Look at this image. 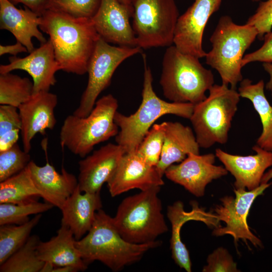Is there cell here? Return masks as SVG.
I'll use <instances>...</instances> for the list:
<instances>
[{
    "label": "cell",
    "mask_w": 272,
    "mask_h": 272,
    "mask_svg": "<svg viewBox=\"0 0 272 272\" xmlns=\"http://www.w3.org/2000/svg\"><path fill=\"white\" fill-rule=\"evenodd\" d=\"M208 265L203 268V272H237V264L227 250L219 247L210 254Z\"/></svg>",
    "instance_id": "36"
},
{
    "label": "cell",
    "mask_w": 272,
    "mask_h": 272,
    "mask_svg": "<svg viewBox=\"0 0 272 272\" xmlns=\"http://www.w3.org/2000/svg\"><path fill=\"white\" fill-rule=\"evenodd\" d=\"M216 157L213 153L199 155L190 153L179 164L170 166L164 174L191 194L202 196L208 184L228 173L225 168L214 165Z\"/></svg>",
    "instance_id": "13"
},
{
    "label": "cell",
    "mask_w": 272,
    "mask_h": 272,
    "mask_svg": "<svg viewBox=\"0 0 272 272\" xmlns=\"http://www.w3.org/2000/svg\"><path fill=\"white\" fill-rule=\"evenodd\" d=\"M102 208L100 192H83L78 185L60 209L61 224L70 228L76 240H80L91 228L96 213Z\"/></svg>",
    "instance_id": "23"
},
{
    "label": "cell",
    "mask_w": 272,
    "mask_h": 272,
    "mask_svg": "<svg viewBox=\"0 0 272 272\" xmlns=\"http://www.w3.org/2000/svg\"><path fill=\"white\" fill-rule=\"evenodd\" d=\"M41 194L26 167L0 182V203L25 204L38 201Z\"/></svg>",
    "instance_id": "27"
},
{
    "label": "cell",
    "mask_w": 272,
    "mask_h": 272,
    "mask_svg": "<svg viewBox=\"0 0 272 272\" xmlns=\"http://www.w3.org/2000/svg\"><path fill=\"white\" fill-rule=\"evenodd\" d=\"M163 176L156 167L147 163L136 152L125 153L107 181L111 196L133 189L146 190L164 184Z\"/></svg>",
    "instance_id": "15"
},
{
    "label": "cell",
    "mask_w": 272,
    "mask_h": 272,
    "mask_svg": "<svg viewBox=\"0 0 272 272\" xmlns=\"http://www.w3.org/2000/svg\"><path fill=\"white\" fill-rule=\"evenodd\" d=\"M271 184L261 183L257 188L249 191L235 189V197L226 196L222 198L221 205L216 206L214 211L218 220L224 221L226 226L215 228L213 234L217 236L230 235L233 237L235 243L239 239L246 243L249 240L254 246L261 247V240L250 231L247 218L255 198L262 194Z\"/></svg>",
    "instance_id": "11"
},
{
    "label": "cell",
    "mask_w": 272,
    "mask_h": 272,
    "mask_svg": "<svg viewBox=\"0 0 272 272\" xmlns=\"http://www.w3.org/2000/svg\"><path fill=\"white\" fill-rule=\"evenodd\" d=\"M222 0H194L181 16L175 27L173 43L182 52L198 58L205 57L202 37L211 16L220 8Z\"/></svg>",
    "instance_id": "12"
},
{
    "label": "cell",
    "mask_w": 272,
    "mask_h": 272,
    "mask_svg": "<svg viewBox=\"0 0 272 272\" xmlns=\"http://www.w3.org/2000/svg\"><path fill=\"white\" fill-rule=\"evenodd\" d=\"M41 19L39 28L49 36L60 70L77 75L87 73L100 38L91 18L46 10Z\"/></svg>",
    "instance_id": "1"
},
{
    "label": "cell",
    "mask_w": 272,
    "mask_h": 272,
    "mask_svg": "<svg viewBox=\"0 0 272 272\" xmlns=\"http://www.w3.org/2000/svg\"><path fill=\"white\" fill-rule=\"evenodd\" d=\"M144 62L142 101L138 110L126 116L117 111L114 121L120 128L115 136L117 144L125 153L136 152L139 145L154 122L166 114H173L190 119L194 107L190 103L168 102L159 98L153 87L152 71L147 64L146 56L142 54Z\"/></svg>",
    "instance_id": "3"
},
{
    "label": "cell",
    "mask_w": 272,
    "mask_h": 272,
    "mask_svg": "<svg viewBox=\"0 0 272 272\" xmlns=\"http://www.w3.org/2000/svg\"><path fill=\"white\" fill-rule=\"evenodd\" d=\"M34 94L33 81L9 73L0 74V104L18 108Z\"/></svg>",
    "instance_id": "30"
},
{
    "label": "cell",
    "mask_w": 272,
    "mask_h": 272,
    "mask_svg": "<svg viewBox=\"0 0 272 272\" xmlns=\"http://www.w3.org/2000/svg\"><path fill=\"white\" fill-rule=\"evenodd\" d=\"M256 28L247 24L235 23L228 15L222 16L210 41L212 49L207 53L206 63L219 74L222 84L236 89L243 80L242 60L245 51L258 36Z\"/></svg>",
    "instance_id": "5"
},
{
    "label": "cell",
    "mask_w": 272,
    "mask_h": 272,
    "mask_svg": "<svg viewBox=\"0 0 272 272\" xmlns=\"http://www.w3.org/2000/svg\"><path fill=\"white\" fill-rule=\"evenodd\" d=\"M263 43L255 51L248 53L243 56L242 65L254 62L272 63V32L265 34L263 36Z\"/></svg>",
    "instance_id": "38"
},
{
    "label": "cell",
    "mask_w": 272,
    "mask_h": 272,
    "mask_svg": "<svg viewBox=\"0 0 272 272\" xmlns=\"http://www.w3.org/2000/svg\"><path fill=\"white\" fill-rule=\"evenodd\" d=\"M117 107V99L109 94L96 101L88 115H68L60 129L61 147L84 158L96 145L116 136L119 131L114 121Z\"/></svg>",
    "instance_id": "7"
},
{
    "label": "cell",
    "mask_w": 272,
    "mask_h": 272,
    "mask_svg": "<svg viewBox=\"0 0 272 272\" xmlns=\"http://www.w3.org/2000/svg\"><path fill=\"white\" fill-rule=\"evenodd\" d=\"M132 27L141 48L173 43L179 10L175 0H131Z\"/></svg>",
    "instance_id": "9"
},
{
    "label": "cell",
    "mask_w": 272,
    "mask_h": 272,
    "mask_svg": "<svg viewBox=\"0 0 272 272\" xmlns=\"http://www.w3.org/2000/svg\"><path fill=\"white\" fill-rule=\"evenodd\" d=\"M15 6L21 4L41 16L46 10V6L49 0H9Z\"/></svg>",
    "instance_id": "39"
},
{
    "label": "cell",
    "mask_w": 272,
    "mask_h": 272,
    "mask_svg": "<svg viewBox=\"0 0 272 272\" xmlns=\"http://www.w3.org/2000/svg\"><path fill=\"white\" fill-rule=\"evenodd\" d=\"M75 244L87 265L99 261L112 271H118L139 261L148 251L159 246L161 241L144 244L127 241L117 231L112 217L101 209L96 213L91 228Z\"/></svg>",
    "instance_id": "2"
},
{
    "label": "cell",
    "mask_w": 272,
    "mask_h": 272,
    "mask_svg": "<svg viewBox=\"0 0 272 272\" xmlns=\"http://www.w3.org/2000/svg\"><path fill=\"white\" fill-rule=\"evenodd\" d=\"M199 59L182 52L175 45L167 48L160 80L166 98L173 102L195 105L207 97L206 91L214 85V76Z\"/></svg>",
    "instance_id": "4"
},
{
    "label": "cell",
    "mask_w": 272,
    "mask_h": 272,
    "mask_svg": "<svg viewBox=\"0 0 272 272\" xmlns=\"http://www.w3.org/2000/svg\"><path fill=\"white\" fill-rule=\"evenodd\" d=\"M262 66L269 76V79L265 85V88L270 92L272 96V63H262Z\"/></svg>",
    "instance_id": "42"
},
{
    "label": "cell",
    "mask_w": 272,
    "mask_h": 272,
    "mask_svg": "<svg viewBox=\"0 0 272 272\" xmlns=\"http://www.w3.org/2000/svg\"><path fill=\"white\" fill-rule=\"evenodd\" d=\"M17 8L9 0H0V29L11 32L31 52L34 49L33 37L41 44L46 40L39 30L41 16L27 7Z\"/></svg>",
    "instance_id": "22"
},
{
    "label": "cell",
    "mask_w": 272,
    "mask_h": 272,
    "mask_svg": "<svg viewBox=\"0 0 272 272\" xmlns=\"http://www.w3.org/2000/svg\"><path fill=\"white\" fill-rule=\"evenodd\" d=\"M209 91V96L195 104L189 119L196 141L203 149L227 143L240 97L236 89L222 84H214Z\"/></svg>",
    "instance_id": "8"
},
{
    "label": "cell",
    "mask_w": 272,
    "mask_h": 272,
    "mask_svg": "<svg viewBox=\"0 0 272 272\" xmlns=\"http://www.w3.org/2000/svg\"><path fill=\"white\" fill-rule=\"evenodd\" d=\"M30 161L29 153L22 150L18 143L0 152V182L25 169Z\"/></svg>",
    "instance_id": "33"
},
{
    "label": "cell",
    "mask_w": 272,
    "mask_h": 272,
    "mask_svg": "<svg viewBox=\"0 0 272 272\" xmlns=\"http://www.w3.org/2000/svg\"><path fill=\"white\" fill-rule=\"evenodd\" d=\"M272 178V168L264 173L261 179V183H267Z\"/></svg>",
    "instance_id": "44"
},
{
    "label": "cell",
    "mask_w": 272,
    "mask_h": 272,
    "mask_svg": "<svg viewBox=\"0 0 272 272\" xmlns=\"http://www.w3.org/2000/svg\"><path fill=\"white\" fill-rule=\"evenodd\" d=\"M76 241L70 228L61 224L56 235L47 241L40 240L37 247L38 256L44 262L51 263L54 267L72 266L79 271H85L88 265L76 246Z\"/></svg>",
    "instance_id": "25"
},
{
    "label": "cell",
    "mask_w": 272,
    "mask_h": 272,
    "mask_svg": "<svg viewBox=\"0 0 272 272\" xmlns=\"http://www.w3.org/2000/svg\"><path fill=\"white\" fill-rule=\"evenodd\" d=\"M9 63L0 65V74L16 70L26 72L32 78L33 94L41 91H49L56 82L55 73L60 69L49 39L27 56H13L9 57Z\"/></svg>",
    "instance_id": "17"
},
{
    "label": "cell",
    "mask_w": 272,
    "mask_h": 272,
    "mask_svg": "<svg viewBox=\"0 0 272 272\" xmlns=\"http://www.w3.org/2000/svg\"><path fill=\"white\" fill-rule=\"evenodd\" d=\"M27 52H28L27 48L19 41L12 45H0L1 56L6 54L16 56L19 53Z\"/></svg>",
    "instance_id": "41"
},
{
    "label": "cell",
    "mask_w": 272,
    "mask_h": 272,
    "mask_svg": "<svg viewBox=\"0 0 272 272\" xmlns=\"http://www.w3.org/2000/svg\"><path fill=\"white\" fill-rule=\"evenodd\" d=\"M256 154L240 156L217 149L216 156L235 178V189L253 190L258 187L265 171L272 166V152L257 145L252 147Z\"/></svg>",
    "instance_id": "19"
},
{
    "label": "cell",
    "mask_w": 272,
    "mask_h": 272,
    "mask_svg": "<svg viewBox=\"0 0 272 272\" xmlns=\"http://www.w3.org/2000/svg\"><path fill=\"white\" fill-rule=\"evenodd\" d=\"M165 135L160 159L156 166L163 176L166 170L190 153L199 154L200 147L191 128L178 122H164Z\"/></svg>",
    "instance_id": "24"
},
{
    "label": "cell",
    "mask_w": 272,
    "mask_h": 272,
    "mask_svg": "<svg viewBox=\"0 0 272 272\" xmlns=\"http://www.w3.org/2000/svg\"><path fill=\"white\" fill-rule=\"evenodd\" d=\"M54 266L49 262H45L40 272H52Z\"/></svg>",
    "instance_id": "45"
},
{
    "label": "cell",
    "mask_w": 272,
    "mask_h": 272,
    "mask_svg": "<svg viewBox=\"0 0 272 272\" xmlns=\"http://www.w3.org/2000/svg\"><path fill=\"white\" fill-rule=\"evenodd\" d=\"M264 89L263 80L252 84L251 80L245 79L240 82L238 91L240 97L248 99L252 102L260 117L262 130L257 140L256 145L272 152V106L264 94Z\"/></svg>",
    "instance_id": "26"
},
{
    "label": "cell",
    "mask_w": 272,
    "mask_h": 272,
    "mask_svg": "<svg viewBox=\"0 0 272 272\" xmlns=\"http://www.w3.org/2000/svg\"><path fill=\"white\" fill-rule=\"evenodd\" d=\"M252 2H261V1H264V0H250Z\"/></svg>",
    "instance_id": "47"
},
{
    "label": "cell",
    "mask_w": 272,
    "mask_h": 272,
    "mask_svg": "<svg viewBox=\"0 0 272 272\" xmlns=\"http://www.w3.org/2000/svg\"><path fill=\"white\" fill-rule=\"evenodd\" d=\"M21 129V120L17 107L0 106V135Z\"/></svg>",
    "instance_id": "37"
},
{
    "label": "cell",
    "mask_w": 272,
    "mask_h": 272,
    "mask_svg": "<svg viewBox=\"0 0 272 272\" xmlns=\"http://www.w3.org/2000/svg\"><path fill=\"white\" fill-rule=\"evenodd\" d=\"M39 237L30 236L26 242L0 264V272H40L44 262L38 256Z\"/></svg>",
    "instance_id": "29"
},
{
    "label": "cell",
    "mask_w": 272,
    "mask_h": 272,
    "mask_svg": "<svg viewBox=\"0 0 272 272\" xmlns=\"http://www.w3.org/2000/svg\"><path fill=\"white\" fill-rule=\"evenodd\" d=\"M142 51L139 46H112L100 38L89 62L86 88L73 114L79 117L88 115L98 96L110 85L118 66L128 57Z\"/></svg>",
    "instance_id": "10"
},
{
    "label": "cell",
    "mask_w": 272,
    "mask_h": 272,
    "mask_svg": "<svg viewBox=\"0 0 272 272\" xmlns=\"http://www.w3.org/2000/svg\"><path fill=\"white\" fill-rule=\"evenodd\" d=\"M133 8L118 0H101L91 18L100 37L109 43L122 46H138L129 19Z\"/></svg>",
    "instance_id": "14"
},
{
    "label": "cell",
    "mask_w": 272,
    "mask_h": 272,
    "mask_svg": "<svg viewBox=\"0 0 272 272\" xmlns=\"http://www.w3.org/2000/svg\"><path fill=\"white\" fill-rule=\"evenodd\" d=\"M20 133L21 130L17 129L0 135V152L10 149L17 143Z\"/></svg>",
    "instance_id": "40"
},
{
    "label": "cell",
    "mask_w": 272,
    "mask_h": 272,
    "mask_svg": "<svg viewBox=\"0 0 272 272\" xmlns=\"http://www.w3.org/2000/svg\"><path fill=\"white\" fill-rule=\"evenodd\" d=\"M57 95L49 91H41L18 108L21 120V136L23 149L29 153L31 141L37 134H44L46 129H52L56 123L54 109Z\"/></svg>",
    "instance_id": "16"
},
{
    "label": "cell",
    "mask_w": 272,
    "mask_h": 272,
    "mask_svg": "<svg viewBox=\"0 0 272 272\" xmlns=\"http://www.w3.org/2000/svg\"><path fill=\"white\" fill-rule=\"evenodd\" d=\"M192 210L186 212L181 201H175L169 206L167 216L171 225L170 248L172 257L175 262L187 272L191 271V262L189 252L181 240L180 231L182 226L189 221H198L210 227H220L219 221L215 214L206 212L199 208L196 202H191Z\"/></svg>",
    "instance_id": "20"
},
{
    "label": "cell",
    "mask_w": 272,
    "mask_h": 272,
    "mask_svg": "<svg viewBox=\"0 0 272 272\" xmlns=\"http://www.w3.org/2000/svg\"><path fill=\"white\" fill-rule=\"evenodd\" d=\"M27 168L41 197L59 209L78 186V178L74 174L63 167L58 172L48 161L40 166L31 160Z\"/></svg>",
    "instance_id": "21"
},
{
    "label": "cell",
    "mask_w": 272,
    "mask_h": 272,
    "mask_svg": "<svg viewBox=\"0 0 272 272\" xmlns=\"http://www.w3.org/2000/svg\"><path fill=\"white\" fill-rule=\"evenodd\" d=\"M125 154L121 146L109 143L81 160L78 185L83 192L99 193L116 170Z\"/></svg>",
    "instance_id": "18"
},
{
    "label": "cell",
    "mask_w": 272,
    "mask_h": 272,
    "mask_svg": "<svg viewBox=\"0 0 272 272\" xmlns=\"http://www.w3.org/2000/svg\"><path fill=\"white\" fill-rule=\"evenodd\" d=\"M54 206L38 201L25 204L0 203V225H22L28 222L29 216L42 214Z\"/></svg>",
    "instance_id": "31"
},
{
    "label": "cell",
    "mask_w": 272,
    "mask_h": 272,
    "mask_svg": "<svg viewBox=\"0 0 272 272\" xmlns=\"http://www.w3.org/2000/svg\"><path fill=\"white\" fill-rule=\"evenodd\" d=\"M78 269L72 266H63L55 267L52 272H77Z\"/></svg>",
    "instance_id": "43"
},
{
    "label": "cell",
    "mask_w": 272,
    "mask_h": 272,
    "mask_svg": "<svg viewBox=\"0 0 272 272\" xmlns=\"http://www.w3.org/2000/svg\"><path fill=\"white\" fill-rule=\"evenodd\" d=\"M161 186L154 187L126 197L112 217L117 231L127 241L144 244L156 241L168 228L162 213L158 193Z\"/></svg>",
    "instance_id": "6"
},
{
    "label": "cell",
    "mask_w": 272,
    "mask_h": 272,
    "mask_svg": "<svg viewBox=\"0 0 272 272\" xmlns=\"http://www.w3.org/2000/svg\"><path fill=\"white\" fill-rule=\"evenodd\" d=\"M246 24L255 27L258 33L257 37L263 39L264 35L271 31L272 0H264L260 3L255 13Z\"/></svg>",
    "instance_id": "35"
},
{
    "label": "cell",
    "mask_w": 272,
    "mask_h": 272,
    "mask_svg": "<svg viewBox=\"0 0 272 272\" xmlns=\"http://www.w3.org/2000/svg\"><path fill=\"white\" fill-rule=\"evenodd\" d=\"M165 135L164 122L155 124L145 135L136 152L147 163L156 166L160 159Z\"/></svg>",
    "instance_id": "32"
},
{
    "label": "cell",
    "mask_w": 272,
    "mask_h": 272,
    "mask_svg": "<svg viewBox=\"0 0 272 272\" xmlns=\"http://www.w3.org/2000/svg\"><path fill=\"white\" fill-rule=\"evenodd\" d=\"M41 217L42 214L36 215L22 225H0V264L26 242L32 229L38 224Z\"/></svg>",
    "instance_id": "28"
},
{
    "label": "cell",
    "mask_w": 272,
    "mask_h": 272,
    "mask_svg": "<svg viewBox=\"0 0 272 272\" xmlns=\"http://www.w3.org/2000/svg\"><path fill=\"white\" fill-rule=\"evenodd\" d=\"M101 0H49L46 10L76 17L91 18L98 10Z\"/></svg>",
    "instance_id": "34"
},
{
    "label": "cell",
    "mask_w": 272,
    "mask_h": 272,
    "mask_svg": "<svg viewBox=\"0 0 272 272\" xmlns=\"http://www.w3.org/2000/svg\"><path fill=\"white\" fill-rule=\"evenodd\" d=\"M121 4L129 7L132 8L131 0H118Z\"/></svg>",
    "instance_id": "46"
}]
</instances>
